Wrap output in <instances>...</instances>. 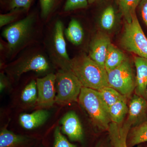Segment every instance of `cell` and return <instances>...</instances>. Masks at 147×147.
Wrapping results in <instances>:
<instances>
[{
  "instance_id": "obj_21",
  "label": "cell",
  "mask_w": 147,
  "mask_h": 147,
  "mask_svg": "<svg viewBox=\"0 0 147 147\" xmlns=\"http://www.w3.org/2000/svg\"><path fill=\"white\" fill-rule=\"evenodd\" d=\"M121 15L125 22H131L132 16L136 13V8L142 0H116Z\"/></svg>"
},
{
  "instance_id": "obj_22",
  "label": "cell",
  "mask_w": 147,
  "mask_h": 147,
  "mask_svg": "<svg viewBox=\"0 0 147 147\" xmlns=\"http://www.w3.org/2000/svg\"><path fill=\"white\" fill-rule=\"evenodd\" d=\"M98 91L102 100L108 108L119 100L127 98L117 91L110 86L104 87Z\"/></svg>"
},
{
  "instance_id": "obj_1",
  "label": "cell",
  "mask_w": 147,
  "mask_h": 147,
  "mask_svg": "<svg viewBox=\"0 0 147 147\" xmlns=\"http://www.w3.org/2000/svg\"><path fill=\"white\" fill-rule=\"evenodd\" d=\"M68 69L78 78L83 87L98 91L109 86L108 72L105 69L85 54L71 59Z\"/></svg>"
},
{
  "instance_id": "obj_12",
  "label": "cell",
  "mask_w": 147,
  "mask_h": 147,
  "mask_svg": "<svg viewBox=\"0 0 147 147\" xmlns=\"http://www.w3.org/2000/svg\"><path fill=\"white\" fill-rule=\"evenodd\" d=\"M61 130L71 141L82 142L84 131L79 117L75 112L70 111L64 115L61 120Z\"/></svg>"
},
{
  "instance_id": "obj_8",
  "label": "cell",
  "mask_w": 147,
  "mask_h": 147,
  "mask_svg": "<svg viewBox=\"0 0 147 147\" xmlns=\"http://www.w3.org/2000/svg\"><path fill=\"white\" fill-rule=\"evenodd\" d=\"M24 56L18 61L14 68V72L16 76H19L31 71L45 72L49 69V62L41 53L37 52L29 53Z\"/></svg>"
},
{
  "instance_id": "obj_4",
  "label": "cell",
  "mask_w": 147,
  "mask_h": 147,
  "mask_svg": "<svg viewBox=\"0 0 147 147\" xmlns=\"http://www.w3.org/2000/svg\"><path fill=\"white\" fill-rule=\"evenodd\" d=\"M35 21V16L31 14L4 30L3 36L7 41L11 53H15L21 49L30 39Z\"/></svg>"
},
{
  "instance_id": "obj_11",
  "label": "cell",
  "mask_w": 147,
  "mask_h": 147,
  "mask_svg": "<svg viewBox=\"0 0 147 147\" xmlns=\"http://www.w3.org/2000/svg\"><path fill=\"white\" fill-rule=\"evenodd\" d=\"M111 43L110 37L108 35L99 32L90 44L89 56L104 68L108 47Z\"/></svg>"
},
{
  "instance_id": "obj_30",
  "label": "cell",
  "mask_w": 147,
  "mask_h": 147,
  "mask_svg": "<svg viewBox=\"0 0 147 147\" xmlns=\"http://www.w3.org/2000/svg\"><path fill=\"white\" fill-rule=\"evenodd\" d=\"M139 6L142 18L147 26V0H142Z\"/></svg>"
},
{
  "instance_id": "obj_26",
  "label": "cell",
  "mask_w": 147,
  "mask_h": 147,
  "mask_svg": "<svg viewBox=\"0 0 147 147\" xmlns=\"http://www.w3.org/2000/svg\"><path fill=\"white\" fill-rule=\"evenodd\" d=\"M55 142L54 147H77L76 145L70 143L61 134L60 128L57 127L54 132Z\"/></svg>"
},
{
  "instance_id": "obj_10",
  "label": "cell",
  "mask_w": 147,
  "mask_h": 147,
  "mask_svg": "<svg viewBox=\"0 0 147 147\" xmlns=\"http://www.w3.org/2000/svg\"><path fill=\"white\" fill-rule=\"evenodd\" d=\"M128 115L125 123L131 127L147 119V101L144 98L136 94L132 96L129 104Z\"/></svg>"
},
{
  "instance_id": "obj_17",
  "label": "cell",
  "mask_w": 147,
  "mask_h": 147,
  "mask_svg": "<svg viewBox=\"0 0 147 147\" xmlns=\"http://www.w3.org/2000/svg\"><path fill=\"white\" fill-rule=\"evenodd\" d=\"M147 142V119L142 123L130 130L127 138L128 147Z\"/></svg>"
},
{
  "instance_id": "obj_2",
  "label": "cell",
  "mask_w": 147,
  "mask_h": 147,
  "mask_svg": "<svg viewBox=\"0 0 147 147\" xmlns=\"http://www.w3.org/2000/svg\"><path fill=\"white\" fill-rule=\"evenodd\" d=\"M78 99L94 123L101 130L108 131L111 122L109 110L98 91L83 87Z\"/></svg>"
},
{
  "instance_id": "obj_33",
  "label": "cell",
  "mask_w": 147,
  "mask_h": 147,
  "mask_svg": "<svg viewBox=\"0 0 147 147\" xmlns=\"http://www.w3.org/2000/svg\"></svg>"
},
{
  "instance_id": "obj_19",
  "label": "cell",
  "mask_w": 147,
  "mask_h": 147,
  "mask_svg": "<svg viewBox=\"0 0 147 147\" xmlns=\"http://www.w3.org/2000/svg\"><path fill=\"white\" fill-rule=\"evenodd\" d=\"M108 110L111 122L121 124L128 114V107L127 105L126 99L119 100L109 107Z\"/></svg>"
},
{
  "instance_id": "obj_14",
  "label": "cell",
  "mask_w": 147,
  "mask_h": 147,
  "mask_svg": "<svg viewBox=\"0 0 147 147\" xmlns=\"http://www.w3.org/2000/svg\"><path fill=\"white\" fill-rule=\"evenodd\" d=\"M134 62L137 73L135 94L145 98L147 87V59L134 56Z\"/></svg>"
},
{
  "instance_id": "obj_20",
  "label": "cell",
  "mask_w": 147,
  "mask_h": 147,
  "mask_svg": "<svg viewBox=\"0 0 147 147\" xmlns=\"http://www.w3.org/2000/svg\"><path fill=\"white\" fill-rule=\"evenodd\" d=\"M26 140V137L14 134L6 128L3 129L0 133V147H16Z\"/></svg>"
},
{
  "instance_id": "obj_16",
  "label": "cell",
  "mask_w": 147,
  "mask_h": 147,
  "mask_svg": "<svg viewBox=\"0 0 147 147\" xmlns=\"http://www.w3.org/2000/svg\"><path fill=\"white\" fill-rule=\"evenodd\" d=\"M124 53L111 43L108 47L105 63V68L107 72L112 71L127 59Z\"/></svg>"
},
{
  "instance_id": "obj_6",
  "label": "cell",
  "mask_w": 147,
  "mask_h": 147,
  "mask_svg": "<svg viewBox=\"0 0 147 147\" xmlns=\"http://www.w3.org/2000/svg\"><path fill=\"white\" fill-rule=\"evenodd\" d=\"M109 86L126 98L130 97L136 87V79L130 61L127 58L120 65L108 73Z\"/></svg>"
},
{
  "instance_id": "obj_13",
  "label": "cell",
  "mask_w": 147,
  "mask_h": 147,
  "mask_svg": "<svg viewBox=\"0 0 147 147\" xmlns=\"http://www.w3.org/2000/svg\"><path fill=\"white\" fill-rule=\"evenodd\" d=\"M131 127L125 123L123 125L111 122L108 131L113 147H128L127 138ZM137 147H141L138 146Z\"/></svg>"
},
{
  "instance_id": "obj_9",
  "label": "cell",
  "mask_w": 147,
  "mask_h": 147,
  "mask_svg": "<svg viewBox=\"0 0 147 147\" xmlns=\"http://www.w3.org/2000/svg\"><path fill=\"white\" fill-rule=\"evenodd\" d=\"M56 75L53 73L36 79L38 98L36 102L42 107L53 106L56 99Z\"/></svg>"
},
{
  "instance_id": "obj_15",
  "label": "cell",
  "mask_w": 147,
  "mask_h": 147,
  "mask_svg": "<svg viewBox=\"0 0 147 147\" xmlns=\"http://www.w3.org/2000/svg\"><path fill=\"white\" fill-rule=\"evenodd\" d=\"M49 116V112L47 110H37L31 114H21L19 117V123L24 128L32 129L43 124Z\"/></svg>"
},
{
  "instance_id": "obj_28",
  "label": "cell",
  "mask_w": 147,
  "mask_h": 147,
  "mask_svg": "<svg viewBox=\"0 0 147 147\" xmlns=\"http://www.w3.org/2000/svg\"><path fill=\"white\" fill-rule=\"evenodd\" d=\"M56 0H40L41 16L42 18H47L50 12L55 4Z\"/></svg>"
},
{
  "instance_id": "obj_29",
  "label": "cell",
  "mask_w": 147,
  "mask_h": 147,
  "mask_svg": "<svg viewBox=\"0 0 147 147\" xmlns=\"http://www.w3.org/2000/svg\"><path fill=\"white\" fill-rule=\"evenodd\" d=\"M17 15L15 12L2 14L0 15V27L4 26L12 23L17 18Z\"/></svg>"
},
{
  "instance_id": "obj_27",
  "label": "cell",
  "mask_w": 147,
  "mask_h": 147,
  "mask_svg": "<svg viewBox=\"0 0 147 147\" xmlns=\"http://www.w3.org/2000/svg\"><path fill=\"white\" fill-rule=\"evenodd\" d=\"M88 3V0H67L64 10L65 11H70L78 9L86 8Z\"/></svg>"
},
{
  "instance_id": "obj_7",
  "label": "cell",
  "mask_w": 147,
  "mask_h": 147,
  "mask_svg": "<svg viewBox=\"0 0 147 147\" xmlns=\"http://www.w3.org/2000/svg\"><path fill=\"white\" fill-rule=\"evenodd\" d=\"M47 50L51 58L61 65V69H68L71 60L67 50L64 36V26L61 21L55 23L47 40Z\"/></svg>"
},
{
  "instance_id": "obj_24",
  "label": "cell",
  "mask_w": 147,
  "mask_h": 147,
  "mask_svg": "<svg viewBox=\"0 0 147 147\" xmlns=\"http://www.w3.org/2000/svg\"><path fill=\"white\" fill-rule=\"evenodd\" d=\"M115 15L112 6H109L102 12L100 18V25L106 30H111L115 25Z\"/></svg>"
},
{
  "instance_id": "obj_31",
  "label": "cell",
  "mask_w": 147,
  "mask_h": 147,
  "mask_svg": "<svg viewBox=\"0 0 147 147\" xmlns=\"http://www.w3.org/2000/svg\"><path fill=\"white\" fill-rule=\"evenodd\" d=\"M96 1V0H88V3L92 4L94 3Z\"/></svg>"
},
{
  "instance_id": "obj_25",
  "label": "cell",
  "mask_w": 147,
  "mask_h": 147,
  "mask_svg": "<svg viewBox=\"0 0 147 147\" xmlns=\"http://www.w3.org/2000/svg\"><path fill=\"white\" fill-rule=\"evenodd\" d=\"M9 9L13 11L29 8L33 0H2Z\"/></svg>"
},
{
  "instance_id": "obj_23",
  "label": "cell",
  "mask_w": 147,
  "mask_h": 147,
  "mask_svg": "<svg viewBox=\"0 0 147 147\" xmlns=\"http://www.w3.org/2000/svg\"><path fill=\"white\" fill-rule=\"evenodd\" d=\"M38 98L36 82L32 80L26 86L21 93V99L27 103L36 101Z\"/></svg>"
},
{
  "instance_id": "obj_32",
  "label": "cell",
  "mask_w": 147,
  "mask_h": 147,
  "mask_svg": "<svg viewBox=\"0 0 147 147\" xmlns=\"http://www.w3.org/2000/svg\"><path fill=\"white\" fill-rule=\"evenodd\" d=\"M145 98L146 99V100L147 101V87L146 88V93H145Z\"/></svg>"
},
{
  "instance_id": "obj_18",
  "label": "cell",
  "mask_w": 147,
  "mask_h": 147,
  "mask_svg": "<svg viewBox=\"0 0 147 147\" xmlns=\"http://www.w3.org/2000/svg\"><path fill=\"white\" fill-rule=\"evenodd\" d=\"M65 34L67 39L74 45H78L82 43L84 38V32L79 21L72 19L66 29Z\"/></svg>"
},
{
  "instance_id": "obj_3",
  "label": "cell",
  "mask_w": 147,
  "mask_h": 147,
  "mask_svg": "<svg viewBox=\"0 0 147 147\" xmlns=\"http://www.w3.org/2000/svg\"><path fill=\"white\" fill-rule=\"evenodd\" d=\"M120 44L124 50L147 59V38L139 24L136 13L129 23L125 22Z\"/></svg>"
},
{
  "instance_id": "obj_5",
  "label": "cell",
  "mask_w": 147,
  "mask_h": 147,
  "mask_svg": "<svg viewBox=\"0 0 147 147\" xmlns=\"http://www.w3.org/2000/svg\"><path fill=\"white\" fill-rule=\"evenodd\" d=\"M56 75L55 102L64 105L76 101L83 87L78 78L69 69H61Z\"/></svg>"
}]
</instances>
